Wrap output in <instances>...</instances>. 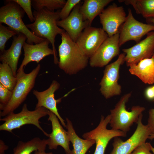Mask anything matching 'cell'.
<instances>
[{
  "label": "cell",
  "mask_w": 154,
  "mask_h": 154,
  "mask_svg": "<svg viewBox=\"0 0 154 154\" xmlns=\"http://www.w3.org/2000/svg\"><path fill=\"white\" fill-rule=\"evenodd\" d=\"M60 11H50L45 9L35 10L33 12L34 21L26 25L36 36L49 41L54 52V62L55 64H58V60L55 46V38L57 35H61L65 31L57 24V22L60 19Z\"/></svg>",
  "instance_id": "cell-1"
},
{
  "label": "cell",
  "mask_w": 154,
  "mask_h": 154,
  "mask_svg": "<svg viewBox=\"0 0 154 154\" xmlns=\"http://www.w3.org/2000/svg\"><path fill=\"white\" fill-rule=\"evenodd\" d=\"M61 35V42L58 48V66L66 74H76L87 66L89 58L65 31Z\"/></svg>",
  "instance_id": "cell-2"
},
{
  "label": "cell",
  "mask_w": 154,
  "mask_h": 154,
  "mask_svg": "<svg viewBox=\"0 0 154 154\" xmlns=\"http://www.w3.org/2000/svg\"><path fill=\"white\" fill-rule=\"evenodd\" d=\"M6 4L0 9V23L7 25L10 29L27 38V42L33 44L41 43L46 39L35 35L27 27L22 18L25 13L21 7L13 0H6Z\"/></svg>",
  "instance_id": "cell-3"
},
{
  "label": "cell",
  "mask_w": 154,
  "mask_h": 154,
  "mask_svg": "<svg viewBox=\"0 0 154 154\" xmlns=\"http://www.w3.org/2000/svg\"><path fill=\"white\" fill-rule=\"evenodd\" d=\"M40 69L39 64L28 74L25 72L24 68L18 69L16 75L17 82L12 90V97L7 105L0 112L1 117H4L14 112L25 100L34 86L36 78Z\"/></svg>",
  "instance_id": "cell-4"
},
{
  "label": "cell",
  "mask_w": 154,
  "mask_h": 154,
  "mask_svg": "<svg viewBox=\"0 0 154 154\" xmlns=\"http://www.w3.org/2000/svg\"><path fill=\"white\" fill-rule=\"evenodd\" d=\"M49 110L43 107L35 109L33 111L29 110L27 105L25 104L21 111L17 113L12 112L3 118L1 121L4 122L0 125V130L12 133L13 130L20 128L27 124H31L36 127L45 136L48 134L40 126L39 119L48 115Z\"/></svg>",
  "instance_id": "cell-5"
},
{
  "label": "cell",
  "mask_w": 154,
  "mask_h": 154,
  "mask_svg": "<svg viewBox=\"0 0 154 154\" xmlns=\"http://www.w3.org/2000/svg\"><path fill=\"white\" fill-rule=\"evenodd\" d=\"M131 96L129 93L122 96L115 108L110 110L109 123L112 129L120 130L127 133L134 123H137L140 116L145 108L139 106H133L131 111L126 109V104Z\"/></svg>",
  "instance_id": "cell-6"
},
{
  "label": "cell",
  "mask_w": 154,
  "mask_h": 154,
  "mask_svg": "<svg viewBox=\"0 0 154 154\" xmlns=\"http://www.w3.org/2000/svg\"><path fill=\"white\" fill-rule=\"evenodd\" d=\"M110 116L106 117L102 116L98 126L90 131L84 133L83 137L85 139L94 140L96 149L94 154H104L106 149L110 140L117 137H126L127 133L120 130L108 129L107 127L109 123Z\"/></svg>",
  "instance_id": "cell-7"
},
{
  "label": "cell",
  "mask_w": 154,
  "mask_h": 154,
  "mask_svg": "<svg viewBox=\"0 0 154 154\" xmlns=\"http://www.w3.org/2000/svg\"><path fill=\"white\" fill-rule=\"evenodd\" d=\"M125 56L124 53L119 54L115 61L107 65L105 68L100 83V90L106 99L119 95L121 93V86L118 81L120 67L125 62Z\"/></svg>",
  "instance_id": "cell-8"
},
{
  "label": "cell",
  "mask_w": 154,
  "mask_h": 154,
  "mask_svg": "<svg viewBox=\"0 0 154 154\" xmlns=\"http://www.w3.org/2000/svg\"><path fill=\"white\" fill-rule=\"evenodd\" d=\"M142 117L141 114L135 131L126 140L123 141L119 137L114 138L113 149L110 154H131L139 146L146 142L151 133L147 125L143 123Z\"/></svg>",
  "instance_id": "cell-9"
},
{
  "label": "cell",
  "mask_w": 154,
  "mask_h": 154,
  "mask_svg": "<svg viewBox=\"0 0 154 154\" xmlns=\"http://www.w3.org/2000/svg\"><path fill=\"white\" fill-rule=\"evenodd\" d=\"M125 22L119 29V44L121 46L130 40L137 43L149 33L154 31V25L141 22L134 17L131 10L129 8Z\"/></svg>",
  "instance_id": "cell-10"
},
{
  "label": "cell",
  "mask_w": 154,
  "mask_h": 154,
  "mask_svg": "<svg viewBox=\"0 0 154 154\" xmlns=\"http://www.w3.org/2000/svg\"><path fill=\"white\" fill-rule=\"evenodd\" d=\"M119 31L108 37L90 58L89 63L92 67H102L107 65L115 56L119 55Z\"/></svg>",
  "instance_id": "cell-11"
},
{
  "label": "cell",
  "mask_w": 154,
  "mask_h": 154,
  "mask_svg": "<svg viewBox=\"0 0 154 154\" xmlns=\"http://www.w3.org/2000/svg\"><path fill=\"white\" fill-rule=\"evenodd\" d=\"M108 37L102 28L90 26L84 30L76 42L83 52L90 58Z\"/></svg>",
  "instance_id": "cell-12"
},
{
  "label": "cell",
  "mask_w": 154,
  "mask_h": 154,
  "mask_svg": "<svg viewBox=\"0 0 154 154\" xmlns=\"http://www.w3.org/2000/svg\"><path fill=\"white\" fill-rule=\"evenodd\" d=\"M102 29L111 37L119 31V29L125 21L127 16L122 6L115 3L104 9L99 15Z\"/></svg>",
  "instance_id": "cell-13"
},
{
  "label": "cell",
  "mask_w": 154,
  "mask_h": 154,
  "mask_svg": "<svg viewBox=\"0 0 154 154\" xmlns=\"http://www.w3.org/2000/svg\"><path fill=\"white\" fill-rule=\"evenodd\" d=\"M122 51L125 54V62L128 66L151 57L154 53V31L149 33L145 39L135 45Z\"/></svg>",
  "instance_id": "cell-14"
},
{
  "label": "cell",
  "mask_w": 154,
  "mask_h": 154,
  "mask_svg": "<svg viewBox=\"0 0 154 154\" xmlns=\"http://www.w3.org/2000/svg\"><path fill=\"white\" fill-rule=\"evenodd\" d=\"M48 115V120L51 122L52 126V131L48 134V138L46 139L48 149H56L60 146L64 149L66 154H74L73 150L70 147V141L67 131L60 125L54 114L49 111Z\"/></svg>",
  "instance_id": "cell-15"
},
{
  "label": "cell",
  "mask_w": 154,
  "mask_h": 154,
  "mask_svg": "<svg viewBox=\"0 0 154 154\" xmlns=\"http://www.w3.org/2000/svg\"><path fill=\"white\" fill-rule=\"evenodd\" d=\"M80 6L79 3L67 17L57 22L58 26L62 28L75 42L84 30L91 26L88 21L84 20L80 11Z\"/></svg>",
  "instance_id": "cell-16"
},
{
  "label": "cell",
  "mask_w": 154,
  "mask_h": 154,
  "mask_svg": "<svg viewBox=\"0 0 154 154\" xmlns=\"http://www.w3.org/2000/svg\"><path fill=\"white\" fill-rule=\"evenodd\" d=\"M60 87V84L57 81L53 80L49 87L44 91L39 92L33 90V94L37 100L35 109L43 107L48 110L57 116L62 125L66 128L64 120L59 114L57 106V104L60 102L61 99L56 100L54 97V93Z\"/></svg>",
  "instance_id": "cell-17"
},
{
  "label": "cell",
  "mask_w": 154,
  "mask_h": 154,
  "mask_svg": "<svg viewBox=\"0 0 154 154\" xmlns=\"http://www.w3.org/2000/svg\"><path fill=\"white\" fill-rule=\"evenodd\" d=\"M50 43L48 40L35 44H31L25 42L23 46L24 57L19 68H24L31 62L34 61L38 63L44 58L52 55L54 53L52 49L49 48Z\"/></svg>",
  "instance_id": "cell-18"
},
{
  "label": "cell",
  "mask_w": 154,
  "mask_h": 154,
  "mask_svg": "<svg viewBox=\"0 0 154 154\" xmlns=\"http://www.w3.org/2000/svg\"><path fill=\"white\" fill-rule=\"evenodd\" d=\"M26 40V36L22 33L14 36L10 47L1 53L0 56V61L8 64L12 68L14 75L16 77L19 60L22 48Z\"/></svg>",
  "instance_id": "cell-19"
},
{
  "label": "cell",
  "mask_w": 154,
  "mask_h": 154,
  "mask_svg": "<svg viewBox=\"0 0 154 154\" xmlns=\"http://www.w3.org/2000/svg\"><path fill=\"white\" fill-rule=\"evenodd\" d=\"M129 67L130 73L143 83L149 84L154 83V55Z\"/></svg>",
  "instance_id": "cell-20"
},
{
  "label": "cell",
  "mask_w": 154,
  "mask_h": 154,
  "mask_svg": "<svg viewBox=\"0 0 154 154\" xmlns=\"http://www.w3.org/2000/svg\"><path fill=\"white\" fill-rule=\"evenodd\" d=\"M112 0H85L81 5L80 11L84 20L91 24L94 19L102 13Z\"/></svg>",
  "instance_id": "cell-21"
},
{
  "label": "cell",
  "mask_w": 154,
  "mask_h": 154,
  "mask_svg": "<svg viewBox=\"0 0 154 154\" xmlns=\"http://www.w3.org/2000/svg\"><path fill=\"white\" fill-rule=\"evenodd\" d=\"M66 128L70 142L72 143L74 154H86L88 150L95 143L92 139H83L76 134L72 123L68 118H66Z\"/></svg>",
  "instance_id": "cell-22"
},
{
  "label": "cell",
  "mask_w": 154,
  "mask_h": 154,
  "mask_svg": "<svg viewBox=\"0 0 154 154\" xmlns=\"http://www.w3.org/2000/svg\"><path fill=\"white\" fill-rule=\"evenodd\" d=\"M46 139L35 137L27 142L19 141L13 149V154H31L36 151H45Z\"/></svg>",
  "instance_id": "cell-23"
},
{
  "label": "cell",
  "mask_w": 154,
  "mask_h": 154,
  "mask_svg": "<svg viewBox=\"0 0 154 154\" xmlns=\"http://www.w3.org/2000/svg\"><path fill=\"white\" fill-rule=\"evenodd\" d=\"M127 5H131L136 13L147 19H154V0H122Z\"/></svg>",
  "instance_id": "cell-24"
},
{
  "label": "cell",
  "mask_w": 154,
  "mask_h": 154,
  "mask_svg": "<svg viewBox=\"0 0 154 154\" xmlns=\"http://www.w3.org/2000/svg\"><path fill=\"white\" fill-rule=\"evenodd\" d=\"M17 82V77L12 70L7 64H0V83L9 90L12 91Z\"/></svg>",
  "instance_id": "cell-25"
},
{
  "label": "cell",
  "mask_w": 154,
  "mask_h": 154,
  "mask_svg": "<svg viewBox=\"0 0 154 154\" xmlns=\"http://www.w3.org/2000/svg\"><path fill=\"white\" fill-rule=\"evenodd\" d=\"M32 5L36 11L45 9L50 11L62 9L66 1L65 0H32Z\"/></svg>",
  "instance_id": "cell-26"
},
{
  "label": "cell",
  "mask_w": 154,
  "mask_h": 154,
  "mask_svg": "<svg viewBox=\"0 0 154 154\" xmlns=\"http://www.w3.org/2000/svg\"><path fill=\"white\" fill-rule=\"evenodd\" d=\"M19 34L15 31L11 30L0 24V50L1 53L5 50L6 43L11 37Z\"/></svg>",
  "instance_id": "cell-27"
},
{
  "label": "cell",
  "mask_w": 154,
  "mask_h": 154,
  "mask_svg": "<svg viewBox=\"0 0 154 154\" xmlns=\"http://www.w3.org/2000/svg\"><path fill=\"white\" fill-rule=\"evenodd\" d=\"M80 0H68L60 10L59 18L60 20L67 17L70 14L74 7L81 2Z\"/></svg>",
  "instance_id": "cell-28"
},
{
  "label": "cell",
  "mask_w": 154,
  "mask_h": 154,
  "mask_svg": "<svg viewBox=\"0 0 154 154\" xmlns=\"http://www.w3.org/2000/svg\"><path fill=\"white\" fill-rule=\"evenodd\" d=\"M13 94L11 91L0 83V109L2 111L10 100Z\"/></svg>",
  "instance_id": "cell-29"
},
{
  "label": "cell",
  "mask_w": 154,
  "mask_h": 154,
  "mask_svg": "<svg viewBox=\"0 0 154 154\" xmlns=\"http://www.w3.org/2000/svg\"><path fill=\"white\" fill-rule=\"evenodd\" d=\"M18 4L26 13L27 16L31 22L35 20L33 13L31 9L32 1L31 0H13Z\"/></svg>",
  "instance_id": "cell-30"
},
{
  "label": "cell",
  "mask_w": 154,
  "mask_h": 154,
  "mask_svg": "<svg viewBox=\"0 0 154 154\" xmlns=\"http://www.w3.org/2000/svg\"><path fill=\"white\" fill-rule=\"evenodd\" d=\"M152 145L148 142H145L137 147L131 154H154L151 152Z\"/></svg>",
  "instance_id": "cell-31"
},
{
  "label": "cell",
  "mask_w": 154,
  "mask_h": 154,
  "mask_svg": "<svg viewBox=\"0 0 154 154\" xmlns=\"http://www.w3.org/2000/svg\"><path fill=\"white\" fill-rule=\"evenodd\" d=\"M149 116L147 125L149 129L151 134L154 133V108L149 110Z\"/></svg>",
  "instance_id": "cell-32"
},
{
  "label": "cell",
  "mask_w": 154,
  "mask_h": 154,
  "mask_svg": "<svg viewBox=\"0 0 154 154\" xmlns=\"http://www.w3.org/2000/svg\"><path fill=\"white\" fill-rule=\"evenodd\" d=\"M144 94L145 98L148 100H154V91L152 86L147 88L145 90Z\"/></svg>",
  "instance_id": "cell-33"
},
{
  "label": "cell",
  "mask_w": 154,
  "mask_h": 154,
  "mask_svg": "<svg viewBox=\"0 0 154 154\" xmlns=\"http://www.w3.org/2000/svg\"><path fill=\"white\" fill-rule=\"evenodd\" d=\"M9 147L8 146L6 145L3 140L0 139V154H5V151Z\"/></svg>",
  "instance_id": "cell-34"
},
{
  "label": "cell",
  "mask_w": 154,
  "mask_h": 154,
  "mask_svg": "<svg viewBox=\"0 0 154 154\" xmlns=\"http://www.w3.org/2000/svg\"><path fill=\"white\" fill-rule=\"evenodd\" d=\"M34 154H53L51 152L46 153L45 151H36L34 152Z\"/></svg>",
  "instance_id": "cell-35"
},
{
  "label": "cell",
  "mask_w": 154,
  "mask_h": 154,
  "mask_svg": "<svg viewBox=\"0 0 154 154\" xmlns=\"http://www.w3.org/2000/svg\"><path fill=\"white\" fill-rule=\"evenodd\" d=\"M148 139H154V133L151 134L149 137Z\"/></svg>",
  "instance_id": "cell-36"
},
{
  "label": "cell",
  "mask_w": 154,
  "mask_h": 154,
  "mask_svg": "<svg viewBox=\"0 0 154 154\" xmlns=\"http://www.w3.org/2000/svg\"><path fill=\"white\" fill-rule=\"evenodd\" d=\"M149 22L152 23L153 24H154V19H147Z\"/></svg>",
  "instance_id": "cell-37"
},
{
  "label": "cell",
  "mask_w": 154,
  "mask_h": 154,
  "mask_svg": "<svg viewBox=\"0 0 154 154\" xmlns=\"http://www.w3.org/2000/svg\"><path fill=\"white\" fill-rule=\"evenodd\" d=\"M151 151L153 152V153L154 154V147H153L152 146L151 148Z\"/></svg>",
  "instance_id": "cell-38"
},
{
  "label": "cell",
  "mask_w": 154,
  "mask_h": 154,
  "mask_svg": "<svg viewBox=\"0 0 154 154\" xmlns=\"http://www.w3.org/2000/svg\"><path fill=\"white\" fill-rule=\"evenodd\" d=\"M152 88H153V89L154 91V85H153V86H152Z\"/></svg>",
  "instance_id": "cell-39"
},
{
  "label": "cell",
  "mask_w": 154,
  "mask_h": 154,
  "mask_svg": "<svg viewBox=\"0 0 154 154\" xmlns=\"http://www.w3.org/2000/svg\"><path fill=\"white\" fill-rule=\"evenodd\" d=\"M153 55H154V53H153Z\"/></svg>",
  "instance_id": "cell-40"
}]
</instances>
